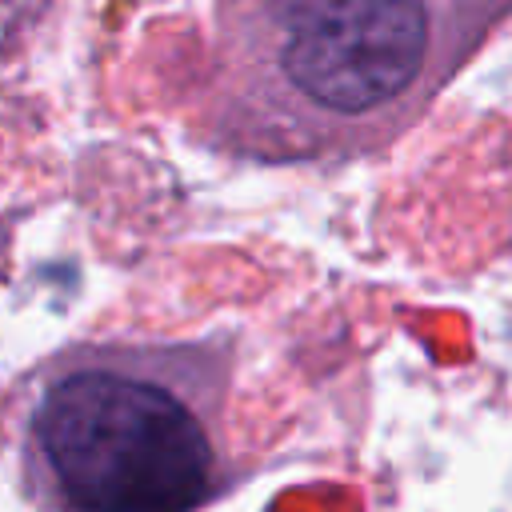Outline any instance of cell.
<instances>
[{
	"mask_svg": "<svg viewBox=\"0 0 512 512\" xmlns=\"http://www.w3.org/2000/svg\"><path fill=\"white\" fill-rule=\"evenodd\" d=\"M512 16V0H208L192 136L300 168L396 144Z\"/></svg>",
	"mask_w": 512,
	"mask_h": 512,
	"instance_id": "1",
	"label": "cell"
},
{
	"mask_svg": "<svg viewBox=\"0 0 512 512\" xmlns=\"http://www.w3.org/2000/svg\"><path fill=\"white\" fill-rule=\"evenodd\" d=\"M240 340H84L44 356L8 400L32 512H200L236 480L228 396Z\"/></svg>",
	"mask_w": 512,
	"mask_h": 512,
	"instance_id": "2",
	"label": "cell"
},
{
	"mask_svg": "<svg viewBox=\"0 0 512 512\" xmlns=\"http://www.w3.org/2000/svg\"><path fill=\"white\" fill-rule=\"evenodd\" d=\"M68 0H0V52H16L28 40H36Z\"/></svg>",
	"mask_w": 512,
	"mask_h": 512,
	"instance_id": "3",
	"label": "cell"
}]
</instances>
